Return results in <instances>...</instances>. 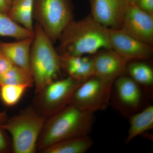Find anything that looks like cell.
<instances>
[{
    "instance_id": "obj_1",
    "label": "cell",
    "mask_w": 153,
    "mask_h": 153,
    "mask_svg": "<svg viewBox=\"0 0 153 153\" xmlns=\"http://www.w3.org/2000/svg\"><path fill=\"white\" fill-rule=\"evenodd\" d=\"M94 113L68 104L47 118L37 142L42 151L63 140L88 135L94 122Z\"/></svg>"
},
{
    "instance_id": "obj_2",
    "label": "cell",
    "mask_w": 153,
    "mask_h": 153,
    "mask_svg": "<svg viewBox=\"0 0 153 153\" xmlns=\"http://www.w3.org/2000/svg\"><path fill=\"white\" fill-rule=\"evenodd\" d=\"M57 49L59 54L92 55L103 49H111L109 28L95 21L91 16L72 20L59 37Z\"/></svg>"
},
{
    "instance_id": "obj_3",
    "label": "cell",
    "mask_w": 153,
    "mask_h": 153,
    "mask_svg": "<svg viewBox=\"0 0 153 153\" xmlns=\"http://www.w3.org/2000/svg\"><path fill=\"white\" fill-rule=\"evenodd\" d=\"M34 38L30 54V68L35 93L58 79L61 74L60 55L53 43L38 24L34 26Z\"/></svg>"
},
{
    "instance_id": "obj_4",
    "label": "cell",
    "mask_w": 153,
    "mask_h": 153,
    "mask_svg": "<svg viewBox=\"0 0 153 153\" xmlns=\"http://www.w3.org/2000/svg\"><path fill=\"white\" fill-rule=\"evenodd\" d=\"M47 117L40 114L33 105H29L1 124L12 138L15 153H35L38 138Z\"/></svg>"
},
{
    "instance_id": "obj_5",
    "label": "cell",
    "mask_w": 153,
    "mask_h": 153,
    "mask_svg": "<svg viewBox=\"0 0 153 153\" xmlns=\"http://www.w3.org/2000/svg\"><path fill=\"white\" fill-rule=\"evenodd\" d=\"M33 17L54 44L73 20L71 0H35Z\"/></svg>"
},
{
    "instance_id": "obj_6",
    "label": "cell",
    "mask_w": 153,
    "mask_h": 153,
    "mask_svg": "<svg viewBox=\"0 0 153 153\" xmlns=\"http://www.w3.org/2000/svg\"><path fill=\"white\" fill-rule=\"evenodd\" d=\"M82 82L68 76L55 80L36 93L32 105L40 114L49 117L69 104L73 93Z\"/></svg>"
},
{
    "instance_id": "obj_7",
    "label": "cell",
    "mask_w": 153,
    "mask_h": 153,
    "mask_svg": "<svg viewBox=\"0 0 153 153\" xmlns=\"http://www.w3.org/2000/svg\"><path fill=\"white\" fill-rule=\"evenodd\" d=\"M112 85L113 83L93 75L76 88L69 104L93 113L105 109L111 101Z\"/></svg>"
},
{
    "instance_id": "obj_8",
    "label": "cell",
    "mask_w": 153,
    "mask_h": 153,
    "mask_svg": "<svg viewBox=\"0 0 153 153\" xmlns=\"http://www.w3.org/2000/svg\"><path fill=\"white\" fill-rule=\"evenodd\" d=\"M109 39L111 49L128 61L148 60L152 56V45L140 41L119 28H109Z\"/></svg>"
},
{
    "instance_id": "obj_9",
    "label": "cell",
    "mask_w": 153,
    "mask_h": 153,
    "mask_svg": "<svg viewBox=\"0 0 153 153\" xmlns=\"http://www.w3.org/2000/svg\"><path fill=\"white\" fill-rule=\"evenodd\" d=\"M119 29L140 41L153 45V15L143 11L135 4L125 9Z\"/></svg>"
},
{
    "instance_id": "obj_10",
    "label": "cell",
    "mask_w": 153,
    "mask_h": 153,
    "mask_svg": "<svg viewBox=\"0 0 153 153\" xmlns=\"http://www.w3.org/2000/svg\"><path fill=\"white\" fill-rule=\"evenodd\" d=\"M94 75L113 83L119 76L127 73L129 61L112 49H103L92 55Z\"/></svg>"
},
{
    "instance_id": "obj_11",
    "label": "cell",
    "mask_w": 153,
    "mask_h": 153,
    "mask_svg": "<svg viewBox=\"0 0 153 153\" xmlns=\"http://www.w3.org/2000/svg\"><path fill=\"white\" fill-rule=\"evenodd\" d=\"M116 105L132 114L141 105L143 99L142 87L126 74L119 76L113 83Z\"/></svg>"
},
{
    "instance_id": "obj_12",
    "label": "cell",
    "mask_w": 153,
    "mask_h": 153,
    "mask_svg": "<svg viewBox=\"0 0 153 153\" xmlns=\"http://www.w3.org/2000/svg\"><path fill=\"white\" fill-rule=\"evenodd\" d=\"M91 16L100 24L110 29H118L124 8L121 0H89Z\"/></svg>"
},
{
    "instance_id": "obj_13",
    "label": "cell",
    "mask_w": 153,
    "mask_h": 153,
    "mask_svg": "<svg viewBox=\"0 0 153 153\" xmlns=\"http://www.w3.org/2000/svg\"><path fill=\"white\" fill-rule=\"evenodd\" d=\"M61 70L68 76L80 82L94 75L92 56L59 54Z\"/></svg>"
},
{
    "instance_id": "obj_14",
    "label": "cell",
    "mask_w": 153,
    "mask_h": 153,
    "mask_svg": "<svg viewBox=\"0 0 153 153\" xmlns=\"http://www.w3.org/2000/svg\"><path fill=\"white\" fill-rule=\"evenodd\" d=\"M33 38L34 37L7 43L0 41V51L14 65L22 67L31 72L30 54Z\"/></svg>"
},
{
    "instance_id": "obj_15",
    "label": "cell",
    "mask_w": 153,
    "mask_h": 153,
    "mask_svg": "<svg viewBox=\"0 0 153 153\" xmlns=\"http://www.w3.org/2000/svg\"><path fill=\"white\" fill-rule=\"evenodd\" d=\"M126 144L145 132L153 128V106L149 105L141 111L131 115Z\"/></svg>"
},
{
    "instance_id": "obj_16",
    "label": "cell",
    "mask_w": 153,
    "mask_h": 153,
    "mask_svg": "<svg viewBox=\"0 0 153 153\" xmlns=\"http://www.w3.org/2000/svg\"><path fill=\"white\" fill-rule=\"evenodd\" d=\"M93 144L88 135L74 137L59 142L41 153H84L90 149Z\"/></svg>"
},
{
    "instance_id": "obj_17",
    "label": "cell",
    "mask_w": 153,
    "mask_h": 153,
    "mask_svg": "<svg viewBox=\"0 0 153 153\" xmlns=\"http://www.w3.org/2000/svg\"><path fill=\"white\" fill-rule=\"evenodd\" d=\"M35 0H12L9 17L19 25L34 31L33 12Z\"/></svg>"
},
{
    "instance_id": "obj_18",
    "label": "cell",
    "mask_w": 153,
    "mask_h": 153,
    "mask_svg": "<svg viewBox=\"0 0 153 153\" xmlns=\"http://www.w3.org/2000/svg\"><path fill=\"white\" fill-rule=\"evenodd\" d=\"M127 73L146 91H151L153 85V70L149 65L141 60L129 61Z\"/></svg>"
},
{
    "instance_id": "obj_19",
    "label": "cell",
    "mask_w": 153,
    "mask_h": 153,
    "mask_svg": "<svg viewBox=\"0 0 153 153\" xmlns=\"http://www.w3.org/2000/svg\"><path fill=\"white\" fill-rule=\"evenodd\" d=\"M35 33L19 25L7 14L0 12V37H8L16 40L33 38Z\"/></svg>"
},
{
    "instance_id": "obj_20",
    "label": "cell",
    "mask_w": 153,
    "mask_h": 153,
    "mask_svg": "<svg viewBox=\"0 0 153 153\" xmlns=\"http://www.w3.org/2000/svg\"><path fill=\"white\" fill-rule=\"evenodd\" d=\"M5 85H26L30 88L34 85V79L30 71L13 65L0 76V86Z\"/></svg>"
},
{
    "instance_id": "obj_21",
    "label": "cell",
    "mask_w": 153,
    "mask_h": 153,
    "mask_svg": "<svg viewBox=\"0 0 153 153\" xmlns=\"http://www.w3.org/2000/svg\"><path fill=\"white\" fill-rule=\"evenodd\" d=\"M30 88L26 85H5L0 86V98L7 106H15L19 103L25 91Z\"/></svg>"
},
{
    "instance_id": "obj_22",
    "label": "cell",
    "mask_w": 153,
    "mask_h": 153,
    "mask_svg": "<svg viewBox=\"0 0 153 153\" xmlns=\"http://www.w3.org/2000/svg\"><path fill=\"white\" fill-rule=\"evenodd\" d=\"M6 131L0 124V153L13 152L12 140L8 136Z\"/></svg>"
},
{
    "instance_id": "obj_23",
    "label": "cell",
    "mask_w": 153,
    "mask_h": 153,
    "mask_svg": "<svg viewBox=\"0 0 153 153\" xmlns=\"http://www.w3.org/2000/svg\"><path fill=\"white\" fill-rule=\"evenodd\" d=\"M135 4L143 11L153 15V0H136Z\"/></svg>"
},
{
    "instance_id": "obj_24",
    "label": "cell",
    "mask_w": 153,
    "mask_h": 153,
    "mask_svg": "<svg viewBox=\"0 0 153 153\" xmlns=\"http://www.w3.org/2000/svg\"><path fill=\"white\" fill-rule=\"evenodd\" d=\"M13 65H15L2 52L0 51V76L8 71Z\"/></svg>"
},
{
    "instance_id": "obj_25",
    "label": "cell",
    "mask_w": 153,
    "mask_h": 153,
    "mask_svg": "<svg viewBox=\"0 0 153 153\" xmlns=\"http://www.w3.org/2000/svg\"><path fill=\"white\" fill-rule=\"evenodd\" d=\"M12 0H0V12L8 14L10 8Z\"/></svg>"
},
{
    "instance_id": "obj_26",
    "label": "cell",
    "mask_w": 153,
    "mask_h": 153,
    "mask_svg": "<svg viewBox=\"0 0 153 153\" xmlns=\"http://www.w3.org/2000/svg\"><path fill=\"white\" fill-rule=\"evenodd\" d=\"M7 115L5 112H0V124L4 123L8 119Z\"/></svg>"
},
{
    "instance_id": "obj_27",
    "label": "cell",
    "mask_w": 153,
    "mask_h": 153,
    "mask_svg": "<svg viewBox=\"0 0 153 153\" xmlns=\"http://www.w3.org/2000/svg\"><path fill=\"white\" fill-rule=\"evenodd\" d=\"M135 1L136 0H121L124 9H125L127 6L132 4H135Z\"/></svg>"
}]
</instances>
